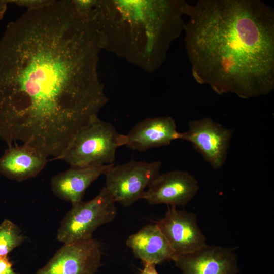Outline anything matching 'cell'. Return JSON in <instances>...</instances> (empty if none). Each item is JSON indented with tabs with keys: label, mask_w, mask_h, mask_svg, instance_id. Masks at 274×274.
<instances>
[{
	"label": "cell",
	"mask_w": 274,
	"mask_h": 274,
	"mask_svg": "<svg viewBox=\"0 0 274 274\" xmlns=\"http://www.w3.org/2000/svg\"><path fill=\"white\" fill-rule=\"evenodd\" d=\"M91 16L72 0L26 10L0 39V138L60 159L106 104Z\"/></svg>",
	"instance_id": "1"
},
{
	"label": "cell",
	"mask_w": 274,
	"mask_h": 274,
	"mask_svg": "<svg viewBox=\"0 0 274 274\" xmlns=\"http://www.w3.org/2000/svg\"><path fill=\"white\" fill-rule=\"evenodd\" d=\"M185 44L193 76L219 94L247 99L274 88V12L257 0L188 4Z\"/></svg>",
	"instance_id": "2"
},
{
	"label": "cell",
	"mask_w": 274,
	"mask_h": 274,
	"mask_svg": "<svg viewBox=\"0 0 274 274\" xmlns=\"http://www.w3.org/2000/svg\"><path fill=\"white\" fill-rule=\"evenodd\" d=\"M187 4L179 0H97L93 17L102 50L145 71H156L184 29Z\"/></svg>",
	"instance_id": "3"
},
{
	"label": "cell",
	"mask_w": 274,
	"mask_h": 274,
	"mask_svg": "<svg viewBox=\"0 0 274 274\" xmlns=\"http://www.w3.org/2000/svg\"><path fill=\"white\" fill-rule=\"evenodd\" d=\"M125 144V135L97 116L78 131L60 160L72 167L111 164L117 148Z\"/></svg>",
	"instance_id": "4"
},
{
	"label": "cell",
	"mask_w": 274,
	"mask_h": 274,
	"mask_svg": "<svg viewBox=\"0 0 274 274\" xmlns=\"http://www.w3.org/2000/svg\"><path fill=\"white\" fill-rule=\"evenodd\" d=\"M115 203L104 187L92 199L72 205L60 223L57 239L65 244L92 238L99 227L114 219Z\"/></svg>",
	"instance_id": "5"
},
{
	"label": "cell",
	"mask_w": 274,
	"mask_h": 274,
	"mask_svg": "<svg viewBox=\"0 0 274 274\" xmlns=\"http://www.w3.org/2000/svg\"><path fill=\"white\" fill-rule=\"evenodd\" d=\"M161 162L132 160L115 166L106 174L105 187L115 202L130 207L139 199L151 183L160 175Z\"/></svg>",
	"instance_id": "6"
},
{
	"label": "cell",
	"mask_w": 274,
	"mask_h": 274,
	"mask_svg": "<svg viewBox=\"0 0 274 274\" xmlns=\"http://www.w3.org/2000/svg\"><path fill=\"white\" fill-rule=\"evenodd\" d=\"M233 130L209 117L190 121L180 140L189 142L214 169L224 164Z\"/></svg>",
	"instance_id": "7"
},
{
	"label": "cell",
	"mask_w": 274,
	"mask_h": 274,
	"mask_svg": "<svg viewBox=\"0 0 274 274\" xmlns=\"http://www.w3.org/2000/svg\"><path fill=\"white\" fill-rule=\"evenodd\" d=\"M101 256L100 244L92 237L65 244L35 274H95Z\"/></svg>",
	"instance_id": "8"
},
{
	"label": "cell",
	"mask_w": 274,
	"mask_h": 274,
	"mask_svg": "<svg viewBox=\"0 0 274 274\" xmlns=\"http://www.w3.org/2000/svg\"><path fill=\"white\" fill-rule=\"evenodd\" d=\"M175 255L197 250L207 245L195 214L169 207L164 217L156 223Z\"/></svg>",
	"instance_id": "9"
},
{
	"label": "cell",
	"mask_w": 274,
	"mask_h": 274,
	"mask_svg": "<svg viewBox=\"0 0 274 274\" xmlns=\"http://www.w3.org/2000/svg\"><path fill=\"white\" fill-rule=\"evenodd\" d=\"M234 249L207 244L193 252L176 255L173 260L182 274H237Z\"/></svg>",
	"instance_id": "10"
},
{
	"label": "cell",
	"mask_w": 274,
	"mask_h": 274,
	"mask_svg": "<svg viewBox=\"0 0 274 274\" xmlns=\"http://www.w3.org/2000/svg\"><path fill=\"white\" fill-rule=\"evenodd\" d=\"M199 189L196 178L188 172L175 170L160 174L145 191L142 199L151 204L184 207Z\"/></svg>",
	"instance_id": "11"
},
{
	"label": "cell",
	"mask_w": 274,
	"mask_h": 274,
	"mask_svg": "<svg viewBox=\"0 0 274 274\" xmlns=\"http://www.w3.org/2000/svg\"><path fill=\"white\" fill-rule=\"evenodd\" d=\"M174 119L169 116L147 118L134 125L126 134L127 147L140 152L167 146L179 139Z\"/></svg>",
	"instance_id": "12"
},
{
	"label": "cell",
	"mask_w": 274,
	"mask_h": 274,
	"mask_svg": "<svg viewBox=\"0 0 274 274\" xmlns=\"http://www.w3.org/2000/svg\"><path fill=\"white\" fill-rule=\"evenodd\" d=\"M113 164L86 167H72L58 173L51 179L54 194L72 205L82 201L88 187L105 175Z\"/></svg>",
	"instance_id": "13"
},
{
	"label": "cell",
	"mask_w": 274,
	"mask_h": 274,
	"mask_svg": "<svg viewBox=\"0 0 274 274\" xmlns=\"http://www.w3.org/2000/svg\"><path fill=\"white\" fill-rule=\"evenodd\" d=\"M47 157L25 145L8 147L0 157V173L7 178L22 181L38 175L46 166Z\"/></svg>",
	"instance_id": "14"
},
{
	"label": "cell",
	"mask_w": 274,
	"mask_h": 274,
	"mask_svg": "<svg viewBox=\"0 0 274 274\" xmlns=\"http://www.w3.org/2000/svg\"><path fill=\"white\" fill-rule=\"evenodd\" d=\"M134 256L144 264L156 265L173 259L175 254L156 224L146 225L126 242Z\"/></svg>",
	"instance_id": "15"
},
{
	"label": "cell",
	"mask_w": 274,
	"mask_h": 274,
	"mask_svg": "<svg viewBox=\"0 0 274 274\" xmlns=\"http://www.w3.org/2000/svg\"><path fill=\"white\" fill-rule=\"evenodd\" d=\"M24 240L19 228L10 220H5L0 224V257H7Z\"/></svg>",
	"instance_id": "16"
},
{
	"label": "cell",
	"mask_w": 274,
	"mask_h": 274,
	"mask_svg": "<svg viewBox=\"0 0 274 274\" xmlns=\"http://www.w3.org/2000/svg\"><path fill=\"white\" fill-rule=\"evenodd\" d=\"M9 3H13L18 6L26 8L27 10L35 9L48 4L51 0H8Z\"/></svg>",
	"instance_id": "17"
},
{
	"label": "cell",
	"mask_w": 274,
	"mask_h": 274,
	"mask_svg": "<svg viewBox=\"0 0 274 274\" xmlns=\"http://www.w3.org/2000/svg\"><path fill=\"white\" fill-rule=\"evenodd\" d=\"M0 274H20L13 268V264L8 257H0Z\"/></svg>",
	"instance_id": "18"
},
{
	"label": "cell",
	"mask_w": 274,
	"mask_h": 274,
	"mask_svg": "<svg viewBox=\"0 0 274 274\" xmlns=\"http://www.w3.org/2000/svg\"><path fill=\"white\" fill-rule=\"evenodd\" d=\"M155 265L144 264V266L140 274H159L156 269Z\"/></svg>",
	"instance_id": "19"
},
{
	"label": "cell",
	"mask_w": 274,
	"mask_h": 274,
	"mask_svg": "<svg viewBox=\"0 0 274 274\" xmlns=\"http://www.w3.org/2000/svg\"><path fill=\"white\" fill-rule=\"evenodd\" d=\"M9 4L8 0H0V20L3 18Z\"/></svg>",
	"instance_id": "20"
}]
</instances>
